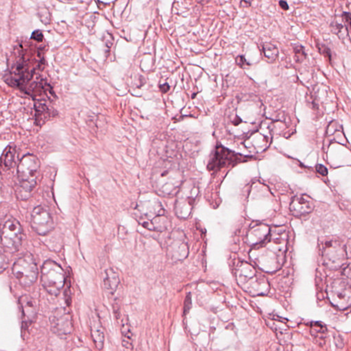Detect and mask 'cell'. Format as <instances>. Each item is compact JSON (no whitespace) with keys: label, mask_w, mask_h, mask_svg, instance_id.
I'll use <instances>...</instances> for the list:
<instances>
[{"label":"cell","mask_w":351,"mask_h":351,"mask_svg":"<svg viewBox=\"0 0 351 351\" xmlns=\"http://www.w3.org/2000/svg\"><path fill=\"white\" fill-rule=\"evenodd\" d=\"M242 6L245 5V7H250L251 5V0H242Z\"/></svg>","instance_id":"38"},{"label":"cell","mask_w":351,"mask_h":351,"mask_svg":"<svg viewBox=\"0 0 351 351\" xmlns=\"http://www.w3.org/2000/svg\"><path fill=\"white\" fill-rule=\"evenodd\" d=\"M199 190L195 182L190 180L182 185L177 193L175 204V212L181 219H186L190 216L193 208L195 205Z\"/></svg>","instance_id":"7"},{"label":"cell","mask_w":351,"mask_h":351,"mask_svg":"<svg viewBox=\"0 0 351 351\" xmlns=\"http://www.w3.org/2000/svg\"><path fill=\"white\" fill-rule=\"evenodd\" d=\"M236 64L238 65L240 68H246L248 66H250V64L246 60L245 57L244 56H238L236 59Z\"/></svg>","instance_id":"33"},{"label":"cell","mask_w":351,"mask_h":351,"mask_svg":"<svg viewBox=\"0 0 351 351\" xmlns=\"http://www.w3.org/2000/svg\"><path fill=\"white\" fill-rule=\"evenodd\" d=\"M272 139V122L263 120L259 127L246 139L244 145L249 152L258 154L264 152L270 146Z\"/></svg>","instance_id":"9"},{"label":"cell","mask_w":351,"mask_h":351,"mask_svg":"<svg viewBox=\"0 0 351 351\" xmlns=\"http://www.w3.org/2000/svg\"><path fill=\"white\" fill-rule=\"evenodd\" d=\"M279 6L283 11H286L289 10V6H288L287 2L285 1V0H280L279 2Z\"/></svg>","instance_id":"36"},{"label":"cell","mask_w":351,"mask_h":351,"mask_svg":"<svg viewBox=\"0 0 351 351\" xmlns=\"http://www.w3.org/2000/svg\"><path fill=\"white\" fill-rule=\"evenodd\" d=\"M121 332L122 346L127 350H132L133 348V335L127 316L122 319Z\"/></svg>","instance_id":"21"},{"label":"cell","mask_w":351,"mask_h":351,"mask_svg":"<svg viewBox=\"0 0 351 351\" xmlns=\"http://www.w3.org/2000/svg\"><path fill=\"white\" fill-rule=\"evenodd\" d=\"M289 209L291 214L295 216L300 217L309 214L314 209V200L305 194L295 196L291 201Z\"/></svg>","instance_id":"18"},{"label":"cell","mask_w":351,"mask_h":351,"mask_svg":"<svg viewBox=\"0 0 351 351\" xmlns=\"http://www.w3.org/2000/svg\"><path fill=\"white\" fill-rule=\"evenodd\" d=\"M20 304L25 322L31 324L35 320L37 315V305L35 301L29 296L20 298Z\"/></svg>","instance_id":"19"},{"label":"cell","mask_w":351,"mask_h":351,"mask_svg":"<svg viewBox=\"0 0 351 351\" xmlns=\"http://www.w3.org/2000/svg\"><path fill=\"white\" fill-rule=\"evenodd\" d=\"M327 294L330 302L339 310H346L350 306L351 289L348 280H333L328 285Z\"/></svg>","instance_id":"12"},{"label":"cell","mask_w":351,"mask_h":351,"mask_svg":"<svg viewBox=\"0 0 351 351\" xmlns=\"http://www.w3.org/2000/svg\"><path fill=\"white\" fill-rule=\"evenodd\" d=\"M246 159L247 158L244 156L235 153L222 146H219L217 147L214 156L208 165V169L211 171H217L226 166Z\"/></svg>","instance_id":"16"},{"label":"cell","mask_w":351,"mask_h":351,"mask_svg":"<svg viewBox=\"0 0 351 351\" xmlns=\"http://www.w3.org/2000/svg\"><path fill=\"white\" fill-rule=\"evenodd\" d=\"M104 287L109 295H114L117 291L120 284L119 276L113 269L106 271L104 278Z\"/></svg>","instance_id":"22"},{"label":"cell","mask_w":351,"mask_h":351,"mask_svg":"<svg viewBox=\"0 0 351 351\" xmlns=\"http://www.w3.org/2000/svg\"><path fill=\"white\" fill-rule=\"evenodd\" d=\"M66 282L64 271L58 263L48 260L42 268V283L49 295L57 296L60 294Z\"/></svg>","instance_id":"8"},{"label":"cell","mask_w":351,"mask_h":351,"mask_svg":"<svg viewBox=\"0 0 351 351\" xmlns=\"http://www.w3.org/2000/svg\"><path fill=\"white\" fill-rule=\"evenodd\" d=\"M262 51L265 60L269 64H273L278 56V49L274 44L264 43L262 45Z\"/></svg>","instance_id":"23"},{"label":"cell","mask_w":351,"mask_h":351,"mask_svg":"<svg viewBox=\"0 0 351 351\" xmlns=\"http://www.w3.org/2000/svg\"><path fill=\"white\" fill-rule=\"evenodd\" d=\"M341 20L344 24L345 29L346 30L348 35L350 34L351 19L350 13H343L341 15Z\"/></svg>","instance_id":"31"},{"label":"cell","mask_w":351,"mask_h":351,"mask_svg":"<svg viewBox=\"0 0 351 351\" xmlns=\"http://www.w3.org/2000/svg\"><path fill=\"white\" fill-rule=\"evenodd\" d=\"M317 47L319 52L323 56H325L326 58L328 59L331 62V50L327 45H323V44H317Z\"/></svg>","instance_id":"30"},{"label":"cell","mask_w":351,"mask_h":351,"mask_svg":"<svg viewBox=\"0 0 351 351\" xmlns=\"http://www.w3.org/2000/svg\"><path fill=\"white\" fill-rule=\"evenodd\" d=\"M31 224L33 229L41 236L49 233L54 226V220L50 213L41 206L34 209L31 217Z\"/></svg>","instance_id":"17"},{"label":"cell","mask_w":351,"mask_h":351,"mask_svg":"<svg viewBox=\"0 0 351 351\" xmlns=\"http://www.w3.org/2000/svg\"><path fill=\"white\" fill-rule=\"evenodd\" d=\"M327 328L321 322H313L311 327V333L316 340L323 341L327 336Z\"/></svg>","instance_id":"26"},{"label":"cell","mask_w":351,"mask_h":351,"mask_svg":"<svg viewBox=\"0 0 351 351\" xmlns=\"http://www.w3.org/2000/svg\"><path fill=\"white\" fill-rule=\"evenodd\" d=\"M91 333L95 346L100 350L104 345V332H103L99 322L96 321V323L93 324V325L91 326Z\"/></svg>","instance_id":"24"},{"label":"cell","mask_w":351,"mask_h":351,"mask_svg":"<svg viewBox=\"0 0 351 351\" xmlns=\"http://www.w3.org/2000/svg\"><path fill=\"white\" fill-rule=\"evenodd\" d=\"M236 278L240 287L252 296L266 295L270 289L266 278L248 263H240Z\"/></svg>","instance_id":"5"},{"label":"cell","mask_w":351,"mask_h":351,"mask_svg":"<svg viewBox=\"0 0 351 351\" xmlns=\"http://www.w3.org/2000/svg\"><path fill=\"white\" fill-rule=\"evenodd\" d=\"M331 29V31L333 32V34H337L339 37V36H340V34L342 33L343 30H346L345 29L344 24H340V23L337 22V21H335V22L332 23Z\"/></svg>","instance_id":"29"},{"label":"cell","mask_w":351,"mask_h":351,"mask_svg":"<svg viewBox=\"0 0 351 351\" xmlns=\"http://www.w3.org/2000/svg\"><path fill=\"white\" fill-rule=\"evenodd\" d=\"M293 49L295 60L297 63L300 64V63L303 62L307 58V54L304 46L300 45V44H297V45H293Z\"/></svg>","instance_id":"27"},{"label":"cell","mask_w":351,"mask_h":351,"mask_svg":"<svg viewBox=\"0 0 351 351\" xmlns=\"http://www.w3.org/2000/svg\"><path fill=\"white\" fill-rule=\"evenodd\" d=\"M287 240L288 232L285 226L274 227L266 239L252 249L251 260L265 272H275L281 268L285 261Z\"/></svg>","instance_id":"2"},{"label":"cell","mask_w":351,"mask_h":351,"mask_svg":"<svg viewBox=\"0 0 351 351\" xmlns=\"http://www.w3.org/2000/svg\"><path fill=\"white\" fill-rule=\"evenodd\" d=\"M13 274L21 285L28 287L34 283L38 276L37 264L29 253L25 254L15 263Z\"/></svg>","instance_id":"10"},{"label":"cell","mask_w":351,"mask_h":351,"mask_svg":"<svg viewBox=\"0 0 351 351\" xmlns=\"http://www.w3.org/2000/svg\"><path fill=\"white\" fill-rule=\"evenodd\" d=\"M40 171V161L37 156L28 154L19 164L17 169L21 198L26 199L35 188Z\"/></svg>","instance_id":"6"},{"label":"cell","mask_w":351,"mask_h":351,"mask_svg":"<svg viewBox=\"0 0 351 351\" xmlns=\"http://www.w3.org/2000/svg\"><path fill=\"white\" fill-rule=\"evenodd\" d=\"M51 330L61 337L68 336L74 330L73 320L70 311L65 307H59L52 312L50 317Z\"/></svg>","instance_id":"15"},{"label":"cell","mask_w":351,"mask_h":351,"mask_svg":"<svg viewBox=\"0 0 351 351\" xmlns=\"http://www.w3.org/2000/svg\"><path fill=\"white\" fill-rule=\"evenodd\" d=\"M8 265H9V261H8L7 257L3 251L0 249V274L7 270Z\"/></svg>","instance_id":"32"},{"label":"cell","mask_w":351,"mask_h":351,"mask_svg":"<svg viewBox=\"0 0 351 351\" xmlns=\"http://www.w3.org/2000/svg\"><path fill=\"white\" fill-rule=\"evenodd\" d=\"M270 232V228L264 224H257L252 227L249 233V241L251 244L260 243L263 240L266 239Z\"/></svg>","instance_id":"20"},{"label":"cell","mask_w":351,"mask_h":351,"mask_svg":"<svg viewBox=\"0 0 351 351\" xmlns=\"http://www.w3.org/2000/svg\"><path fill=\"white\" fill-rule=\"evenodd\" d=\"M169 89V86L168 84H164V85L161 86V90L162 92L165 93L168 91Z\"/></svg>","instance_id":"37"},{"label":"cell","mask_w":351,"mask_h":351,"mask_svg":"<svg viewBox=\"0 0 351 351\" xmlns=\"http://www.w3.org/2000/svg\"><path fill=\"white\" fill-rule=\"evenodd\" d=\"M15 148L14 146H9L4 152L1 159H0V167L2 168L7 169L10 168L14 161L15 155Z\"/></svg>","instance_id":"25"},{"label":"cell","mask_w":351,"mask_h":351,"mask_svg":"<svg viewBox=\"0 0 351 351\" xmlns=\"http://www.w3.org/2000/svg\"><path fill=\"white\" fill-rule=\"evenodd\" d=\"M346 251L341 242L335 240L325 242L323 247L324 264L331 270L340 268L346 263Z\"/></svg>","instance_id":"13"},{"label":"cell","mask_w":351,"mask_h":351,"mask_svg":"<svg viewBox=\"0 0 351 351\" xmlns=\"http://www.w3.org/2000/svg\"><path fill=\"white\" fill-rule=\"evenodd\" d=\"M189 253L188 239L181 230H173L169 235L167 244V255L173 263L184 260Z\"/></svg>","instance_id":"14"},{"label":"cell","mask_w":351,"mask_h":351,"mask_svg":"<svg viewBox=\"0 0 351 351\" xmlns=\"http://www.w3.org/2000/svg\"><path fill=\"white\" fill-rule=\"evenodd\" d=\"M264 106L255 95L238 97L230 103L225 115L227 131L232 136L240 138L249 136L263 121Z\"/></svg>","instance_id":"1"},{"label":"cell","mask_w":351,"mask_h":351,"mask_svg":"<svg viewBox=\"0 0 351 351\" xmlns=\"http://www.w3.org/2000/svg\"><path fill=\"white\" fill-rule=\"evenodd\" d=\"M135 213L139 224L147 229L162 232L167 230L169 226L165 209L159 200L139 202Z\"/></svg>","instance_id":"4"},{"label":"cell","mask_w":351,"mask_h":351,"mask_svg":"<svg viewBox=\"0 0 351 351\" xmlns=\"http://www.w3.org/2000/svg\"><path fill=\"white\" fill-rule=\"evenodd\" d=\"M32 39L35 40V41L41 42L43 41V35L41 31L39 30H37V31H34L32 35Z\"/></svg>","instance_id":"34"},{"label":"cell","mask_w":351,"mask_h":351,"mask_svg":"<svg viewBox=\"0 0 351 351\" xmlns=\"http://www.w3.org/2000/svg\"><path fill=\"white\" fill-rule=\"evenodd\" d=\"M316 170L318 171V173H320V174L322 176H327L328 173V170L325 167H324V165H317V167H316Z\"/></svg>","instance_id":"35"},{"label":"cell","mask_w":351,"mask_h":351,"mask_svg":"<svg viewBox=\"0 0 351 351\" xmlns=\"http://www.w3.org/2000/svg\"><path fill=\"white\" fill-rule=\"evenodd\" d=\"M23 230L20 222L13 217L8 219L2 226L1 242L3 247L15 253L22 245Z\"/></svg>","instance_id":"11"},{"label":"cell","mask_w":351,"mask_h":351,"mask_svg":"<svg viewBox=\"0 0 351 351\" xmlns=\"http://www.w3.org/2000/svg\"><path fill=\"white\" fill-rule=\"evenodd\" d=\"M38 16L43 24L47 25L50 23V15L46 8H39L38 11Z\"/></svg>","instance_id":"28"},{"label":"cell","mask_w":351,"mask_h":351,"mask_svg":"<svg viewBox=\"0 0 351 351\" xmlns=\"http://www.w3.org/2000/svg\"><path fill=\"white\" fill-rule=\"evenodd\" d=\"M151 182L159 195L171 197L176 195L182 186V169L178 164L173 162H160L152 170Z\"/></svg>","instance_id":"3"}]
</instances>
